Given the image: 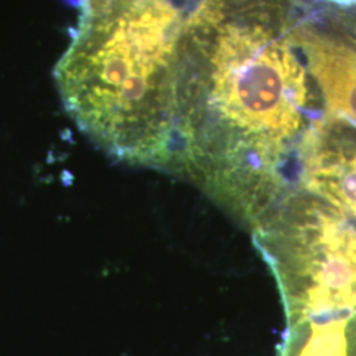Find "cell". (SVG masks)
Wrapping results in <instances>:
<instances>
[{"instance_id": "8992f818", "label": "cell", "mask_w": 356, "mask_h": 356, "mask_svg": "<svg viewBox=\"0 0 356 356\" xmlns=\"http://www.w3.org/2000/svg\"><path fill=\"white\" fill-rule=\"evenodd\" d=\"M175 1H176V0H175Z\"/></svg>"}, {"instance_id": "3957f363", "label": "cell", "mask_w": 356, "mask_h": 356, "mask_svg": "<svg viewBox=\"0 0 356 356\" xmlns=\"http://www.w3.org/2000/svg\"><path fill=\"white\" fill-rule=\"evenodd\" d=\"M302 147V191L356 219V128L329 114Z\"/></svg>"}, {"instance_id": "5b68a950", "label": "cell", "mask_w": 356, "mask_h": 356, "mask_svg": "<svg viewBox=\"0 0 356 356\" xmlns=\"http://www.w3.org/2000/svg\"><path fill=\"white\" fill-rule=\"evenodd\" d=\"M281 356H356V313L289 325Z\"/></svg>"}, {"instance_id": "6da1fadb", "label": "cell", "mask_w": 356, "mask_h": 356, "mask_svg": "<svg viewBox=\"0 0 356 356\" xmlns=\"http://www.w3.org/2000/svg\"><path fill=\"white\" fill-rule=\"evenodd\" d=\"M243 0H202L172 73L169 169L243 219L279 193L281 157L304 127L305 70Z\"/></svg>"}, {"instance_id": "7a4b0ae2", "label": "cell", "mask_w": 356, "mask_h": 356, "mask_svg": "<svg viewBox=\"0 0 356 356\" xmlns=\"http://www.w3.org/2000/svg\"><path fill=\"white\" fill-rule=\"evenodd\" d=\"M288 325L356 313V219L306 191L291 193L254 227Z\"/></svg>"}, {"instance_id": "277c9868", "label": "cell", "mask_w": 356, "mask_h": 356, "mask_svg": "<svg viewBox=\"0 0 356 356\" xmlns=\"http://www.w3.org/2000/svg\"><path fill=\"white\" fill-rule=\"evenodd\" d=\"M307 60L329 114L356 128V53L321 38H305Z\"/></svg>"}]
</instances>
